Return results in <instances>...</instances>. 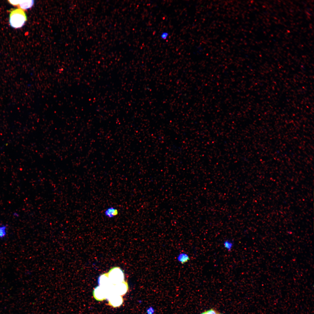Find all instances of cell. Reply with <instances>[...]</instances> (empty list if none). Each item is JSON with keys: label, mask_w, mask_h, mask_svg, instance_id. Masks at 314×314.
Wrapping results in <instances>:
<instances>
[{"label": "cell", "mask_w": 314, "mask_h": 314, "mask_svg": "<svg viewBox=\"0 0 314 314\" xmlns=\"http://www.w3.org/2000/svg\"><path fill=\"white\" fill-rule=\"evenodd\" d=\"M218 312L213 309L211 308L206 311H204L200 314H217Z\"/></svg>", "instance_id": "cell-11"}, {"label": "cell", "mask_w": 314, "mask_h": 314, "mask_svg": "<svg viewBox=\"0 0 314 314\" xmlns=\"http://www.w3.org/2000/svg\"><path fill=\"white\" fill-rule=\"evenodd\" d=\"M7 226L2 225L0 226V238H4L7 235Z\"/></svg>", "instance_id": "cell-10"}, {"label": "cell", "mask_w": 314, "mask_h": 314, "mask_svg": "<svg viewBox=\"0 0 314 314\" xmlns=\"http://www.w3.org/2000/svg\"><path fill=\"white\" fill-rule=\"evenodd\" d=\"M217 314H222L218 313Z\"/></svg>", "instance_id": "cell-15"}, {"label": "cell", "mask_w": 314, "mask_h": 314, "mask_svg": "<svg viewBox=\"0 0 314 314\" xmlns=\"http://www.w3.org/2000/svg\"><path fill=\"white\" fill-rule=\"evenodd\" d=\"M106 273L110 282L113 285H116L125 281L124 272L119 267H113Z\"/></svg>", "instance_id": "cell-2"}, {"label": "cell", "mask_w": 314, "mask_h": 314, "mask_svg": "<svg viewBox=\"0 0 314 314\" xmlns=\"http://www.w3.org/2000/svg\"><path fill=\"white\" fill-rule=\"evenodd\" d=\"M104 214L106 217L111 219L117 216L119 214V211L117 208L111 206L105 209Z\"/></svg>", "instance_id": "cell-6"}, {"label": "cell", "mask_w": 314, "mask_h": 314, "mask_svg": "<svg viewBox=\"0 0 314 314\" xmlns=\"http://www.w3.org/2000/svg\"><path fill=\"white\" fill-rule=\"evenodd\" d=\"M13 215L15 217L18 216V215L17 213H15L13 214Z\"/></svg>", "instance_id": "cell-14"}, {"label": "cell", "mask_w": 314, "mask_h": 314, "mask_svg": "<svg viewBox=\"0 0 314 314\" xmlns=\"http://www.w3.org/2000/svg\"><path fill=\"white\" fill-rule=\"evenodd\" d=\"M190 260V258L188 255L184 253H180L177 257L178 261L182 264L187 262Z\"/></svg>", "instance_id": "cell-8"}, {"label": "cell", "mask_w": 314, "mask_h": 314, "mask_svg": "<svg viewBox=\"0 0 314 314\" xmlns=\"http://www.w3.org/2000/svg\"><path fill=\"white\" fill-rule=\"evenodd\" d=\"M27 20V17L23 10L19 8L12 10L9 17V23L11 27L14 28L22 27Z\"/></svg>", "instance_id": "cell-1"}, {"label": "cell", "mask_w": 314, "mask_h": 314, "mask_svg": "<svg viewBox=\"0 0 314 314\" xmlns=\"http://www.w3.org/2000/svg\"><path fill=\"white\" fill-rule=\"evenodd\" d=\"M223 246L225 249L227 251H230L231 250L233 247V243L231 241L227 240L224 242Z\"/></svg>", "instance_id": "cell-9"}, {"label": "cell", "mask_w": 314, "mask_h": 314, "mask_svg": "<svg viewBox=\"0 0 314 314\" xmlns=\"http://www.w3.org/2000/svg\"><path fill=\"white\" fill-rule=\"evenodd\" d=\"M113 289L114 294L122 296L125 295L128 291V283L125 281L121 283L114 285Z\"/></svg>", "instance_id": "cell-5"}, {"label": "cell", "mask_w": 314, "mask_h": 314, "mask_svg": "<svg viewBox=\"0 0 314 314\" xmlns=\"http://www.w3.org/2000/svg\"><path fill=\"white\" fill-rule=\"evenodd\" d=\"M94 298L98 301H102L107 299L108 295L106 290L100 286L95 287L93 292Z\"/></svg>", "instance_id": "cell-3"}, {"label": "cell", "mask_w": 314, "mask_h": 314, "mask_svg": "<svg viewBox=\"0 0 314 314\" xmlns=\"http://www.w3.org/2000/svg\"><path fill=\"white\" fill-rule=\"evenodd\" d=\"M34 3V1L30 0H19V8L23 10L29 9L31 8Z\"/></svg>", "instance_id": "cell-7"}, {"label": "cell", "mask_w": 314, "mask_h": 314, "mask_svg": "<svg viewBox=\"0 0 314 314\" xmlns=\"http://www.w3.org/2000/svg\"><path fill=\"white\" fill-rule=\"evenodd\" d=\"M168 35V34L167 32H164L162 33L161 35V37L162 39L165 40L167 38Z\"/></svg>", "instance_id": "cell-12"}, {"label": "cell", "mask_w": 314, "mask_h": 314, "mask_svg": "<svg viewBox=\"0 0 314 314\" xmlns=\"http://www.w3.org/2000/svg\"><path fill=\"white\" fill-rule=\"evenodd\" d=\"M147 314H153L154 310L152 307H150L147 309Z\"/></svg>", "instance_id": "cell-13"}, {"label": "cell", "mask_w": 314, "mask_h": 314, "mask_svg": "<svg viewBox=\"0 0 314 314\" xmlns=\"http://www.w3.org/2000/svg\"><path fill=\"white\" fill-rule=\"evenodd\" d=\"M107 299L108 304L114 308L120 307L124 301L122 296L115 294L110 295Z\"/></svg>", "instance_id": "cell-4"}]
</instances>
